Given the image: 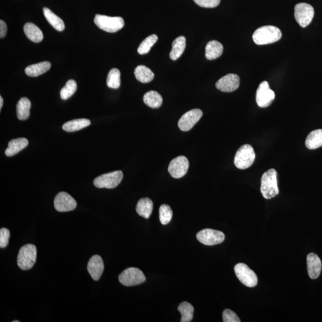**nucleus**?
<instances>
[{"label": "nucleus", "mask_w": 322, "mask_h": 322, "mask_svg": "<svg viewBox=\"0 0 322 322\" xmlns=\"http://www.w3.org/2000/svg\"><path fill=\"white\" fill-rule=\"evenodd\" d=\"M282 38L280 29L274 26H264L257 29L253 35L254 43L257 45L272 44Z\"/></svg>", "instance_id": "1"}, {"label": "nucleus", "mask_w": 322, "mask_h": 322, "mask_svg": "<svg viewBox=\"0 0 322 322\" xmlns=\"http://www.w3.org/2000/svg\"><path fill=\"white\" fill-rule=\"evenodd\" d=\"M277 183V172L275 169H270L263 174L261 180V193L267 199L275 198L279 194Z\"/></svg>", "instance_id": "2"}, {"label": "nucleus", "mask_w": 322, "mask_h": 322, "mask_svg": "<svg viewBox=\"0 0 322 322\" xmlns=\"http://www.w3.org/2000/svg\"><path fill=\"white\" fill-rule=\"evenodd\" d=\"M37 260V248L33 244H27L21 247L18 256V265L22 270H30Z\"/></svg>", "instance_id": "3"}, {"label": "nucleus", "mask_w": 322, "mask_h": 322, "mask_svg": "<svg viewBox=\"0 0 322 322\" xmlns=\"http://www.w3.org/2000/svg\"><path fill=\"white\" fill-rule=\"evenodd\" d=\"M256 158V154L253 147L250 144L242 146L235 154L234 163L235 166L240 170H246L253 165Z\"/></svg>", "instance_id": "4"}, {"label": "nucleus", "mask_w": 322, "mask_h": 322, "mask_svg": "<svg viewBox=\"0 0 322 322\" xmlns=\"http://www.w3.org/2000/svg\"><path fill=\"white\" fill-rule=\"evenodd\" d=\"M94 22L98 28L110 33L121 30L124 26V19L121 17H110L105 15H96Z\"/></svg>", "instance_id": "5"}, {"label": "nucleus", "mask_w": 322, "mask_h": 322, "mask_svg": "<svg viewBox=\"0 0 322 322\" xmlns=\"http://www.w3.org/2000/svg\"><path fill=\"white\" fill-rule=\"evenodd\" d=\"M123 179L121 171L105 174L94 180V185L98 188L114 189L120 184Z\"/></svg>", "instance_id": "6"}, {"label": "nucleus", "mask_w": 322, "mask_h": 322, "mask_svg": "<svg viewBox=\"0 0 322 322\" xmlns=\"http://www.w3.org/2000/svg\"><path fill=\"white\" fill-rule=\"evenodd\" d=\"M119 281L124 286H133L144 282L146 277L139 269L130 267L120 274Z\"/></svg>", "instance_id": "7"}, {"label": "nucleus", "mask_w": 322, "mask_h": 322, "mask_svg": "<svg viewBox=\"0 0 322 322\" xmlns=\"http://www.w3.org/2000/svg\"><path fill=\"white\" fill-rule=\"evenodd\" d=\"M314 15V9L307 3H299L295 6L294 16L295 20L302 28L307 27L313 20Z\"/></svg>", "instance_id": "8"}, {"label": "nucleus", "mask_w": 322, "mask_h": 322, "mask_svg": "<svg viewBox=\"0 0 322 322\" xmlns=\"http://www.w3.org/2000/svg\"><path fill=\"white\" fill-rule=\"evenodd\" d=\"M234 270L237 278L244 285L253 288L257 285L258 278L256 274L246 264H237L234 266Z\"/></svg>", "instance_id": "9"}, {"label": "nucleus", "mask_w": 322, "mask_h": 322, "mask_svg": "<svg viewBox=\"0 0 322 322\" xmlns=\"http://www.w3.org/2000/svg\"><path fill=\"white\" fill-rule=\"evenodd\" d=\"M196 238L205 246H212L223 243L225 239V235L220 231L205 228L196 234Z\"/></svg>", "instance_id": "10"}, {"label": "nucleus", "mask_w": 322, "mask_h": 322, "mask_svg": "<svg viewBox=\"0 0 322 322\" xmlns=\"http://www.w3.org/2000/svg\"><path fill=\"white\" fill-rule=\"evenodd\" d=\"M275 98V92L270 88L269 83L267 82L261 83L256 92V102L259 107H268L272 104Z\"/></svg>", "instance_id": "11"}, {"label": "nucleus", "mask_w": 322, "mask_h": 322, "mask_svg": "<svg viewBox=\"0 0 322 322\" xmlns=\"http://www.w3.org/2000/svg\"><path fill=\"white\" fill-rule=\"evenodd\" d=\"M189 167L188 158L184 156H179L171 161L169 172L174 178L180 179L186 175Z\"/></svg>", "instance_id": "12"}, {"label": "nucleus", "mask_w": 322, "mask_h": 322, "mask_svg": "<svg viewBox=\"0 0 322 322\" xmlns=\"http://www.w3.org/2000/svg\"><path fill=\"white\" fill-rule=\"evenodd\" d=\"M203 112L201 109H192L185 113L180 119L178 125L180 130L183 131H188L194 127V125L200 120Z\"/></svg>", "instance_id": "13"}, {"label": "nucleus", "mask_w": 322, "mask_h": 322, "mask_svg": "<svg viewBox=\"0 0 322 322\" xmlns=\"http://www.w3.org/2000/svg\"><path fill=\"white\" fill-rule=\"evenodd\" d=\"M76 205L75 199L66 192H60L54 198V208L59 212L73 211L76 208Z\"/></svg>", "instance_id": "14"}, {"label": "nucleus", "mask_w": 322, "mask_h": 322, "mask_svg": "<svg viewBox=\"0 0 322 322\" xmlns=\"http://www.w3.org/2000/svg\"><path fill=\"white\" fill-rule=\"evenodd\" d=\"M239 76L234 73L227 74L215 84V86L218 90L227 93L235 91L239 88Z\"/></svg>", "instance_id": "15"}, {"label": "nucleus", "mask_w": 322, "mask_h": 322, "mask_svg": "<svg viewBox=\"0 0 322 322\" xmlns=\"http://www.w3.org/2000/svg\"><path fill=\"white\" fill-rule=\"evenodd\" d=\"M88 270L94 281H99L104 272V264L101 256H93L90 259L88 265Z\"/></svg>", "instance_id": "16"}, {"label": "nucleus", "mask_w": 322, "mask_h": 322, "mask_svg": "<svg viewBox=\"0 0 322 322\" xmlns=\"http://www.w3.org/2000/svg\"><path fill=\"white\" fill-rule=\"evenodd\" d=\"M307 270L309 276L315 279L320 276L322 264L320 258L314 253H310L307 257Z\"/></svg>", "instance_id": "17"}, {"label": "nucleus", "mask_w": 322, "mask_h": 322, "mask_svg": "<svg viewBox=\"0 0 322 322\" xmlns=\"http://www.w3.org/2000/svg\"><path fill=\"white\" fill-rule=\"evenodd\" d=\"M223 46L220 42L212 40L208 42L205 47V57L208 60H215L221 56Z\"/></svg>", "instance_id": "18"}, {"label": "nucleus", "mask_w": 322, "mask_h": 322, "mask_svg": "<svg viewBox=\"0 0 322 322\" xmlns=\"http://www.w3.org/2000/svg\"><path fill=\"white\" fill-rule=\"evenodd\" d=\"M28 140L25 138H18L9 141L8 147L5 151V154L8 156L15 155L22 150L28 146Z\"/></svg>", "instance_id": "19"}, {"label": "nucleus", "mask_w": 322, "mask_h": 322, "mask_svg": "<svg viewBox=\"0 0 322 322\" xmlns=\"http://www.w3.org/2000/svg\"><path fill=\"white\" fill-rule=\"evenodd\" d=\"M24 31L28 39L34 43H40L43 40V32L37 25L34 24H26L24 25Z\"/></svg>", "instance_id": "20"}, {"label": "nucleus", "mask_w": 322, "mask_h": 322, "mask_svg": "<svg viewBox=\"0 0 322 322\" xmlns=\"http://www.w3.org/2000/svg\"><path fill=\"white\" fill-rule=\"evenodd\" d=\"M305 146L311 150L322 146V129H318L309 133L305 140Z\"/></svg>", "instance_id": "21"}, {"label": "nucleus", "mask_w": 322, "mask_h": 322, "mask_svg": "<svg viewBox=\"0 0 322 322\" xmlns=\"http://www.w3.org/2000/svg\"><path fill=\"white\" fill-rule=\"evenodd\" d=\"M153 207V202L149 198L140 199L136 206V211L141 217L147 219L152 214Z\"/></svg>", "instance_id": "22"}, {"label": "nucleus", "mask_w": 322, "mask_h": 322, "mask_svg": "<svg viewBox=\"0 0 322 322\" xmlns=\"http://www.w3.org/2000/svg\"><path fill=\"white\" fill-rule=\"evenodd\" d=\"M51 63L49 62H43L31 64L25 69V73L29 76L35 77L43 75L50 69Z\"/></svg>", "instance_id": "23"}, {"label": "nucleus", "mask_w": 322, "mask_h": 322, "mask_svg": "<svg viewBox=\"0 0 322 322\" xmlns=\"http://www.w3.org/2000/svg\"><path fill=\"white\" fill-rule=\"evenodd\" d=\"M186 48V38L184 36L177 37L174 40L172 50L170 53L171 59L176 60L181 57Z\"/></svg>", "instance_id": "24"}, {"label": "nucleus", "mask_w": 322, "mask_h": 322, "mask_svg": "<svg viewBox=\"0 0 322 322\" xmlns=\"http://www.w3.org/2000/svg\"><path fill=\"white\" fill-rule=\"evenodd\" d=\"M31 103L28 98H22L16 106V112L19 120H26L30 117Z\"/></svg>", "instance_id": "25"}, {"label": "nucleus", "mask_w": 322, "mask_h": 322, "mask_svg": "<svg viewBox=\"0 0 322 322\" xmlns=\"http://www.w3.org/2000/svg\"><path fill=\"white\" fill-rule=\"evenodd\" d=\"M43 13L48 23L52 26L56 30L62 32L64 30L65 25H64L62 19L60 18L59 16L54 14L49 9L47 8H43Z\"/></svg>", "instance_id": "26"}, {"label": "nucleus", "mask_w": 322, "mask_h": 322, "mask_svg": "<svg viewBox=\"0 0 322 322\" xmlns=\"http://www.w3.org/2000/svg\"><path fill=\"white\" fill-rule=\"evenodd\" d=\"M134 75L138 82L144 84L152 82L154 76L152 70L144 65L138 66L135 69Z\"/></svg>", "instance_id": "27"}, {"label": "nucleus", "mask_w": 322, "mask_h": 322, "mask_svg": "<svg viewBox=\"0 0 322 322\" xmlns=\"http://www.w3.org/2000/svg\"><path fill=\"white\" fill-rule=\"evenodd\" d=\"M143 101L145 104L153 109L159 108L163 104L162 96L155 91H150L146 93L143 96Z\"/></svg>", "instance_id": "28"}, {"label": "nucleus", "mask_w": 322, "mask_h": 322, "mask_svg": "<svg viewBox=\"0 0 322 322\" xmlns=\"http://www.w3.org/2000/svg\"><path fill=\"white\" fill-rule=\"evenodd\" d=\"M90 124L91 122L88 119H76L64 123L63 125V129L66 132H74L88 127Z\"/></svg>", "instance_id": "29"}, {"label": "nucleus", "mask_w": 322, "mask_h": 322, "mask_svg": "<svg viewBox=\"0 0 322 322\" xmlns=\"http://www.w3.org/2000/svg\"><path fill=\"white\" fill-rule=\"evenodd\" d=\"M178 310L182 314V322H190L193 319L194 308L188 302H183L178 307Z\"/></svg>", "instance_id": "30"}, {"label": "nucleus", "mask_w": 322, "mask_h": 322, "mask_svg": "<svg viewBox=\"0 0 322 322\" xmlns=\"http://www.w3.org/2000/svg\"><path fill=\"white\" fill-rule=\"evenodd\" d=\"M107 86L108 88L117 89L121 86V72L118 69H112L107 77Z\"/></svg>", "instance_id": "31"}, {"label": "nucleus", "mask_w": 322, "mask_h": 322, "mask_svg": "<svg viewBox=\"0 0 322 322\" xmlns=\"http://www.w3.org/2000/svg\"><path fill=\"white\" fill-rule=\"evenodd\" d=\"M157 39H158V37L155 34L151 35L147 37L138 47L137 49L138 54L143 55V54L149 53L151 48L156 43Z\"/></svg>", "instance_id": "32"}, {"label": "nucleus", "mask_w": 322, "mask_h": 322, "mask_svg": "<svg viewBox=\"0 0 322 322\" xmlns=\"http://www.w3.org/2000/svg\"><path fill=\"white\" fill-rule=\"evenodd\" d=\"M77 85L75 80L70 79L66 84L65 86L61 90L60 97L63 100L68 99L75 93Z\"/></svg>", "instance_id": "33"}, {"label": "nucleus", "mask_w": 322, "mask_h": 322, "mask_svg": "<svg viewBox=\"0 0 322 322\" xmlns=\"http://www.w3.org/2000/svg\"><path fill=\"white\" fill-rule=\"evenodd\" d=\"M173 217V211L170 206L164 204L159 208V220L161 224L166 225L169 224Z\"/></svg>", "instance_id": "34"}, {"label": "nucleus", "mask_w": 322, "mask_h": 322, "mask_svg": "<svg viewBox=\"0 0 322 322\" xmlns=\"http://www.w3.org/2000/svg\"><path fill=\"white\" fill-rule=\"evenodd\" d=\"M196 5L202 8H214L220 5L221 0H193Z\"/></svg>", "instance_id": "35"}, {"label": "nucleus", "mask_w": 322, "mask_h": 322, "mask_svg": "<svg viewBox=\"0 0 322 322\" xmlns=\"http://www.w3.org/2000/svg\"><path fill=\"white\" fill-rule=\"evenodd\" d=\"M224 322H240V320L237 314L230 309H225L223 313Z\"/></svg>", "instance_id": "36"}, {"label": "nucleus", "mask_w": 322, "mask_h": 322, "mask_svg": "<svg viewBox=\"0 0 322 322\" xmlns=\"http://www.w3.org/2000/svg\"><path fill=\"white\" fill-rule=\"evenodd\" d=\"M10 231L8 228H2L0 230V248L5 249L8 246L10 238Z\"/></svg>", "instance_id": "37"}, {"label": "nucleus", "mask_w": 322, "mask_h": 322, "mask_svg": "<svg viewBox=\"0 0 322 322\" xmlns=\"http://www.w3.org/2000/svg\"><path fill=\"white\" fill-rule=\"evenodd\" d=\"M7 25H6L5 21L2 20L0 21V37H1V38H4L6 34H7Z\"/></svg>", "instance_id": "38"}, {"label": "nucleus", "mask_w": 322, "mask_h": 322, "mask_svg": "<svg viewBox=\"0 0 322 322\" xmlns=\"http://www.w3.org/2000/svg\"><path fill=\"white\" fill-rule=\"evenodd\" d=\"M3 105V99L2 96H0V109H2Z\"/></svg>", "instance_id": "39"}, {"label": "nucleus", "mask_w": 322, "mask_h": 322, "mask_svg": "<svg viewBox=\"0 0 322 322\" xmlns=\"http://www.w3.org/2000/svg\"><path fill=\"white\" fill-rule=\"evenodd\" d=\"M19 321H18V320H14V321H13V322H19Z\"/></svg>", "instance_id": "40"}]
</instances>
